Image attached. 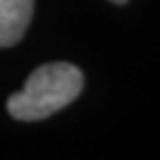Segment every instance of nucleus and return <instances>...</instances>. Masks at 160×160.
<instances>
[{"label":"nucleus","instance_id":"f257e3e1","mask_svg":"<svg viewBox=\"0 0 160 160\" xmlns=\"http://www.w3.org/2000/svg\"><path fill=\"white\" fill-rule=\"evenodd\" d=\"M83 89V75L75 65L50 62L31 73L23 89L12 94L6 108L17 121H42L69 106Z\"/></svg>","mask_w":160,"mask_h":160},{"label":"nucleus","instance_id":"f03ea898","mask_svg":"<svg viewBox=\"0 0 160 160\" xmlns=\"http://www.w3.org/2000/svg\"><path fill=\"white\" fill-rule=\"evenodd\" d=\"M33 0H0V48L15 46L27 31Z\"/></svg>","mask_w":160,"mask_h":160},{"label":"nucleus","instance_id":"7ed1b4c3","mask_svg":"<svg viewBox=\"0 0 160 160\" xmlns=\"http://www.w3.org/2000/svg\"><path fill=\"white\" fill-rule=\"evenodd\" d=\"M110 2H114V4H125L127 0H110Z\"/></svg>","mask_w":160,"mask_h":160}]
</instances>
